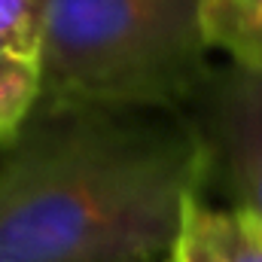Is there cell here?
<instances>
[{
	"label": "cell",
	"mask_w": 262,
	"mask_h": 262,
	"mask_svg": "<svg viewBox=\"0 0 262 262\" xmlns=\"http://www.w3.org/2000/svg\"><path fill=\"white\" fill-rule=\"evenodd\" d=\"M204 195L180 110H34L0 149V262H162Z\"/></svg>",
	"instance_id": "1"
},
{
	"label": "cell",
	"mask_w": 262,
	"mask_h": 262,
	"mask_svg": "<svg viewBox=\"0 0 262 262\" xmlns=\"http://www.w3.org/2000/svg\"><path fill=\"white\" fill-rule=\"evenodd\" d=\"M204 0H46L34 110H186L213 61Z\"/></svg>",
	"instance_id": "2"
},
{
	"label": "cell",
	"mask_w": 262,
	"mask_h": 262,
	"mask_svg": "<svg viewBox=\"0 0 262 262\" xmlns=\"http://www.w3.org/2000/svg\"><path fill=\"white\" fill-rule=\"evenodd\" d=\"M183 113L204 152V198L262 216V73L213 64Z\"/></svg>",
	"instance_id": "3"
},
{
	"label": "cell",
	"mask_w": 262,
	"mask_h": 262,
	"mask_svg": "<svg viewBox=\"0 0 262 262\" xmlns=\"http://www.w3.org/2000/svg\"><path fill=\"white\" fill-rule=\"evenodd\" d=\"M180 262H262V216L192 198L171 250Z\"/></svg>",
	"instance_id": "4"
},
{
	"label": "cell",
	"mask_w": 262,
	"mask_h": 262,
	"mask_svg": "<svg viewBox=\"0 0 262 262\" xmlns=\"http://www.w3.org/2000/svg\"><path fill=\"white\" fill-rule=\"evenodd\" d=\"M204 34L213 52L262 73V0H204Z\"/></svg>",
	"instance_id": "5"
},
{
	"label": "cell",
	"mask_w": 262,
	"mask_h": 262,
	"mask_svg": "<svg viewBox=\"0 0 262 262\" xmlns=\"http://www.w3.org/2000/svg\"><path fill=\"white\" fill-rule=\"evenodd\" d=\"M40 70L34 58L0 52V149L21 131L37 107Z\"/></svg>",
	"instance_id": "6"
},
{
	"label": "cell",
	"mask_w": 262,
	"mask_h": 262,
	"mask_svg": "<svg viewBox=\"0 0 262 262\" xmlns=\"http://www.w3.org/2000/svg\"><path fill=\"white\" fill-rule=\"evenodd\" d=\"M43 9L46 0H0V52L37 61Z\"/></svg>",
	"instance_id": "7"
},
{
	"label": "cell",
	"mask_w": 262,
	"mask_h": 262,
	"mask_svg": "<svg viewBox=\"0 0 262 262\" xmlns=\"http://www.w3.org/2000/svg\"><path fill=\"white\" fill-rule=\"evenodd\" d=\"M162 262H180V259H177L174 253H168V256H165V259H162Z\"/></svg>",
	"instance_id": "8"
}]
</instances>
